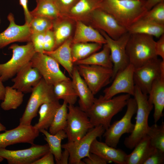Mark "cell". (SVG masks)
Here are the masks:
<instances>
[{
    "label": "cell",
    "mask_w": 164,
    "mask_h": 164,
    "mask_svg": "<svg viewBox=\"0 0 164 164\" xmlns=\"http://www.w3.org/2000/svg\"><path fill=\"white\" fill-rule=\"evenodd\" d=\"M105 130L101 125L95 126L80 139L62 145V148L67 149L69 153L68 164H85L82 159L89 156L92 143L103 135Z\"/></svg>",
    "instance_id": "cell-7"
},
{
    "label": "cell",
    "mask_w": 164,
    "mask_h": 164,
    "mask_svg": "<svg viewBox=\"0 0 164 164\" xmlns=\"http://www.w3.org/2000/svg\"><path fill=\"white\" fill-rule=\"evenodd\" d=\"M24 94L12 86L5 87L4 99L1 103V108L5 111L16 109L22 103Z\"/></svg>",
    "instance_id": "cell-35"
},
{
    "label": "cell",
    "mask_w": 164,
    "mask_h": 164,
    "mask_svg": "<svg viewBox=\"0 0 164 164\" xmlns=\"http://www.w3.org/2000/svg\"><path fill=\"white\" fill-rule=\"evenodd\" d=\"M4 159L2 157L0 156V162H2L3 160Z\"/></svg>",
    "instance_id": "cell-52"
},
{
    "label": "cell",
    "mask_w": 164,
    "mask_h": 164,
    "mask_svg": "<svg viewBox=\"0 0 164 164\" xmlns=\"http://www.w3.org/2000/svg\"><path fill=\"white\" fill-rule=\"evenodd\" d=\"M62 17L53 21L52 30L55 39L54 50L69 39L72 31L71 23L69 21L62 20Z\"/></svg>",
    "instance_id": "cell-33"
},
{
    "label": "cell",
    "mask_w": 164,
    "mask_h": 164,
    "mask_svg": "<svg viewBox=\"0 0 164 164\" xmlns=\"http://www.w3.org/2000/svg\"><path fill=\"white\" fill-rule=\"evenodd\" d=\"M155 49L157 56H160L162 60H164V34L155 42Z\"/></svg>",
    "instance_id": "cell-46"
},
{
    "label": "cell",
    "mask_w": 164,
    "mask_h": 164,
    "mask_svg": "<svg viewBox=\"0 0 164 164\" xmlns=\"http://www.w3.org/2000/svg\"><path fill=\"white\" fill-rule=\"evenodd\" d=\"M134 70V67L130 63L118 72L111 84L104 91L103 98L110 99L121 93L133 96L135 86L133 79Z\"/></svg>",
    "instance_id": "cell-16"
},
{
    "label": "cell",
    "mask_w": 164,
    "mask_h": 164,
    "mask_svg": "<svg viewBox=\"0 0 164 164\" xmlns=\"http://www.w3.org/2000/svg\"><path fill=\"white\" fill-rule=\"evenodd\" d=\"M102 44L95 43H79L71 45L73 62L84 59L100 50Z\"/></svg>",
    "instance_id": "cell-32"
},
{
    "label": "cell",
    "mask_w": 164,
    "mask_h": 164,
    "mask_svg": "<svg viewBox=\"0 0 164 164\" xmlns=\"http://www.w3.org/2000/svg\"><path fill=\"white\" fill-rule=\"evenodd\" d=\"M6 130V128L0 122V132L5 131Z\"/></svg>",
    "instance_id": "cell-50"
},
{
    "label": "cell",
    "mask_w": 164,
    "mask_h": 164,
    "mask_svg": "<svg viewBox=\"0 0 164 164\" xmlns=\"http://www.w3.org/2000/svg\"><path fill=\"white\" fill-rule=\"evenodd\" d=\"M149 102L154 107L153 118L156 123L163 116L164 108V76L157 79L153 82L148 94Z\"/></svg>",
    "instance_id": "cell-22"
},
{
    "label": "cell",
    "mask_w": 164,
    "mask_h": 164,
    "mask_svg": "<svg viewBox=\"0 0 164 164\" xmlns=\"http://www.w3.org/2000/svg\"><path fill=\"white\" fill-rule=\"evenodd\" d=\"M155 42L153 36L145 34H130L126 50L130 63L135 68L158 57L155 51Z\"/></svg>",
    "instance_id": "cell-4"
},
{
    "label": "cell",
    "mask_w": 164,
    "mask_h": 164,
    "mask_svg": "<svg viewBox=\"0 0 164 164\" xmlns=\"http://www.w3.org/2000/svg\"><path fill=\"white\" fill-rule=\"evenodd\" d=\"M7 19L9 25L7 29L0 33V49L15 42H29L32 33L29 23L22 25L17 24L13 14L9 13Z\"/></svg>",
    "instance_id": "cell-18"
},
{
    "label": "cell",
    "mask_w": 164,
    "mask_h": 164,
    "mask_svg": "<svg viewBox=\"0 0 164 164\" xmlns=\"http://www.w3.org/2000/svg\"><path fill=\"white\" fill-rule=\"evenodd\" d=\"M72 39H68L52 51L43 53L55 60L65 69L70 77L74 66L71 53Z\"/></svg>",
    "instance_id": "cell-24"
},
{
    "label": "cell",
    "mask_w": 164,
    "mask_h": 164,
    "mask_svg": "<svg viewBox=\"0 0 164 164\" xmlns=\"http://www.w3.org/2000/svg\"><path fill=\"white\" fill-rule=\"evenodd\" d=\"M53 20L48 18L40 16L32 17L31 20L29 23L32 34L44 32L52 29Z\"/></svg>",
    "instance_id": "cell-38"
},
{
    "label": "cell",
    "mask_w": 164,
    "mask_h": 164,
    "mask_svg": "<svg viewBox=\"0 0 164 164\" xmlns=\"http://www.w3.org/2000/svg\"><path fill=\"white\" fill-rule=\"evenodd\" d=\"M146 0H102L100 8L112 15L127 29L148 11Z\"/></svg>",
    "instance_id": "cell-1"
},
{
    "label": "cell",
    "mask_w": 164,
    "mask_h": 164,
    "mask_svg": "<svg viewBox=\"0 0 164 164\" xmlns=\"http://www.w3.org/2000/svg\"><path fill=\"white\" fill-rule=\"evenodd\" d=\"M126 106L124 115L119 120L111 124L103 135L105 142L111 146L116 148L121 136L125 133H131L133 130L134 124L132 123V119L137 108L135 99L130 98Z\"/></svg>",
    "instance_id": "cell-8"
},
{
    "label": "cell",
    "mask_w": 164,
    "mask_h": 164,
    "mask_svg": "<svg viewBox=\"0 0 164 164\" xmlns=\"http://www.w3.org/2000/svg\"><path fill=\"white\" fill-rule=\"evenodd\" d=\"M143 17L164 25V1L158 4L148 11Z\"/></svg>",
    "instance_id": "cell-39"
},
{
    "label": "cell",
    "mask_w": 164,
    "mask_h": 164,
    "mask_svg": "<svg viewBox=\"0 0 164 164\" xmlns=\"http://www.w3.org/2000/svg\"><path fill=\"white\" fill-rule=\"evenodd\" d=\"M133 96L137 106L135 123L132 132L124 141L125 147L129 149H134L147 135L149 126V117L153 107V104L149 102L147 95L143 93L136 85Z\"/></svg>",
    "instance_id": "cell-3"
},
{
    "label": "cell",
    "mask_w": 164,
    "mask_h": 164,
    "mask_svg": "<svg viewBox=\"0 0 164 164\" xmlns=\"http://www.w3.org/2000/svg\"><path fill=\"white\" fill-rule=\"evenodd\" d=\"M5 87L3 84V82L0 78V102L3 101L5 96Z\"/></svg>",
    "instance_id": "cell-49"
},
{
    "label": "cell",
    "mask_w": 164,
    "mask_h": 164,
    "mask_svg": "<svg viewBox=\"0 0 164 164\" xmlns=\"http://www.w3.org/2000/svg\"><path fill=\"white\" fill-rule=\"evenodd\" d=\"M53 87L57 99L63 100L68 104L74 105L76 103L78 97L70 79L59 81Z\"/></svg>",
    "instance_id": "cell-29"
},
{
    "label": "cell",
    "mask_w": 164,
    "mask_h": 164,
    "mask_svg": "<svg viewBox=\"0 0 164 164\" xmlns=\"http://www.w3.org/2000/svg\"><path fill=\"white\" fill-rule=\"evenodd\" d=\"M59 100L45 103L40 107L38 111L39 118L34 126L39 132L42 129L47 130L51 124L55 114L61 104Z\"/></svg>",
    "instance_id": "cell-26"
},
{
    "label": "cell",
    "mask_w": 164,
    "mask_h": 164,
    "mask_svg": "<svg viewBox=\"0 0 164 164\" xmlns=\"http://www.w3.org/2000/svg\"><path fill=\"white\" fill-rule=\"evenodd\" d=\"M76 65L80 75L94 95L112 79V69L95 65Z\"/></svg>",
    "instance_id": "cell-11"
},
{
    "label": "cell",
    "mask_w": 164,
    "mask_h": 164,
    "mask_svg": "<svg viewBox=\"0 0 164 164\" xmlns=\"http://www.w3.org/2000/svg\"><path fill=\"white\" fill-rule=\"evenodd\" d=\"M31 93L24 112L20 119L19 125H31L32 120L37 116L43 104L57 99L54 94L53 86L47 84L43 78Z\"/></svg>",
    "instance_id": "cell-6"
},
{
    "label": "cell",
    "mask_w": 164,
    "mask_h": 164,
    "mask_svg": "<svg viewBox=\"0 0 164 164\" xmlns=\"http://www.w3.org/2000/svg\"><path fill=\"white\" fill-rule=\"evenodd\" d=\"M99 31L105 38L110 49V59L113 65V80L118 72L130 64L126 47L130 34L127 32L117 39L114 40L104 31Z\"/></svg>",
    "instance_id": "cell-13"
},
{
    "label": "cell",
    "mask_w": 164,
    "mask_h": 164,
    "mask_svg": "<svg viewBox=\"0 0 164 164\" xmlns=\"http://www.w3.org/2000/svg\"><path fill=\"white\" fill-rule=\"evenodd\" d=\"M1 19H0V23H1Z\"/></svg>",
    "instance_id": "cell-53"
},
{
    "label": "cell",
    "mask_w": 164,
    "mask_h": 164,
    "mask_svg": "<svg viewBox=\"0 0 164 164\" xmlns=\"http://www.w3.org/2000/svg\"><path fill=\"white\" fill-rule=\"evenodd\" d=\"M42 78L36 68L30 62L23 67L12 79V87L23 93H31Z\"/></svg>",
    "instance_id": "cell-19"
},
{
    "label": "cell",
    "mask_w": 164,
    "mask_h": 164,
    "mask_svg": "<svg viewBox=\"0 0 164 164\" xmlns=\"http://www.w3.org/2000/svg\"><path fill=\"white\" fill-rule=\"evenodd\" d=\"M9 48L12 50V57L6 62L0 64V78L3 82L15 76L23 67L30 62L36 52L31 41L22 45L13 44Z\"/></svg>",
    "instance_id": "cell-5"
},
{
    "label": "cell",
    "mask_w": 164,
    "mask_h": 164,
    "mask_svg": "<svg viewBox=\"0 0 164 164\" xmlns=\"http://www.w3.org/2000/svg\"><path fill=\"white\" fill-rule=\"evenodd\" d=\"M90 152L97 155L108 162L117 164H125L128 155L121 149L111 146L97 139L92 143Z\"/></svg>",
    "instance_id": "cell-21"
},
{
    "label": "cell",
    "mask_w": 164,
    "mask_h": 164,
    "mask_svg": "<svg viewBox=\"0 0 164 164\" xmlns=\"http://www.w3.org/2000/svg\"><path fill=\"white\" fill-rule=\"evenodd\" d=\"M102 0H78L66 16L80 20L87 18L96 9L100 8Z\"/></svg>",
    "instance_id": "cell-28"
},
{
    "label": "cell",
    "mask_w": 164,
    "mask_h": 164,
    "mask_svg": "<svg viewBox=\"0 0 164 164\" xmlns=\"http://www.w3.org/2000/svg\"><path fill=\"white\" fill-rule=\"evenodd\" d=\"M67 125L65 130L68 142L81 138L94 127L87 113L79 107L68 104Z\"/></svg>",
    "instance_id": "cell-10"
},
{
    "label": "cell",
    "mask_w": 164,
    "mask_h": 164,
    "mask_svg": "<svg viewBox=\"0 0 164 164\" xmlns=\"http://www.w3.org/2000/svg\"><path fill=\"white\" fill-rule=\"evenodd\" d=\"M161 76H164V60L157 57L135 68L133 79L135 85L147 95L154 81Z\"/></svg>",
    "instance_id": "cell-9"
},
{
    "label": "cell",
    "mask_w": 164,
    "mask_h": 164,
    "mask_svg": "<svg viewBox=\"0 0 164 164\" xmlns=\"http://www.w3.org/2000/svg\"><path fill=\"white\" fill-rule=\"evenodd\" d=\"M54 157L49 151L42 157L34 162L32 164H54Z\"/></svg>",
    "instance_id": "cell-45"
},
{
    "label": "cell",
    "mask_w": 164,
    "mask_h": 164,
    "mask_svg": "<svg viewBox=\"0 0 164 164\" xmlns=\"http://www.w3.org/2000/svg\"><path fill=\"white\" fill-rule=\"evenodd\" d=\"M147 135L151 145L154 148L164 152V123L155 124L149 126Z\"/></svg>",
    "instance_id": "cell-37"
},
{
    "label": "cell",
    "mask_w": 164,
    "mask_h": 164,
    "mask_svg": "<svg viewBox=\"0 0 164 164\" xmlns=\"http://www.w3.org/2000/svg\"><path fill=\"white\" fill-rule=\"evenodd\" d=\"M78 0H53L62 16L66 15Z\"/></svg>",
    "instance_id": "cell-42"
},
{
    "label": "cell",
    "mask_w": 164,
    "mask_h": 164,
    "mask_svg": "<svg viewBox=\"0 0 164 164\" xmlns=\"http://www.w3.org/2000/svg\"><path fill=\"white\" fill-rule=\"evenodd\" d=\"M50 151L47 144H34L29 148L18 150H9L0 148V156L6 159L9 164H32Z\"/></svg>",
    "instance_id": "cell-14"
},
{
    "label": "cell",
    "mask_w": 164,
    "mask_h": 164,
    "mask_svg": "<svg viewBox=\"0 0 164 164\" xmlns=\"http://www.w3.org/2000/svg\"><path fill=\"white\" fill-rule=\"evenodd\" d=\"M132 152L127 155L125 164H143L155 148L151 145L146 135L134 147Z\"/></svg>",
    "instance_id": "cell-27"
},
{
    "label": "cell",
    "mask_w": 164,
    "mask_h": 164,
    "mask_svg": "<svg viewBox=\"0 0 164 164\" xmlns=\"http://www.w3.org/2000/svg\"><path fill=\"white\" fill-rule=\"evenodd\" d=\"M75 31L72 43H95L104 45L106 43L105 38L97 29L77 20Z\"/></svg>",
    "instance_id": "cell-23"
},
{
    "label": "cell",
    "mask_w": 164,
    "mask_h": 164,
    "mask_svg": "<svg viewBox=\"0 0 164 164\" xmlns=\"http://www.w3.org/2000/svg\"><path fill=\"white\" fill-rule=\"evenodd\" d=\"M69 153L66 149L62 152L60 160L57 164H67L69 163Z\"/></svg>",
    "instance_id": "cell-47"
},
{
    "label": "cell",
    "mask_w": 164,
    "mask_h": 164,
    "mask_svg": "<svg viewBox=\"0 0 164 164\" xmlns=\"http://www.w3.org/2000/svg\"><path fill=\"white\" fill-rule=\"evenodd\" d=\"M127 30L130 34H143L159 38L164 34V25L142 17L134 23Z\"/></svg>",
    "instance_id": "cell-25"
},
{
    "label": "cell",
    "mask_w": 164,
    "mask_h": 164,
    "mask_svg": "<svg viewBox=\"0 0 164 164\" xmlns=\"http://www.w3.org/2000/svg\"><path fill=\"white\" fill-rule=\"evenodd\" d=\"M39 132L44 135V139L47 142L50 151L53 155L57 164L60 160L62 152L61 142L67 137L65 131H59L55 134H51L44 129L41 130Z\"/></svg>",
    "instance_id": "cell-31"
},
{
    "label": "cell",
    "mask_w": 164,
    "mask_h": 164,
    "mask_svg": "<svg viewBox=\"0 0 164 164\" xmlns=\"http://www.w3.org/2000/svg\"><path fill=\"white\" fill-rule=\"evenodd\" d=\"M130 96L124 94L108 99H104L103 95L95 98L92 105L86 112L93 126L101 125L107 129L113 117L127 105Z\"/></svg>",
    "instance_id": "cell-2"
},
{
    "label": "cell",
    "mask_w": 164,
    "mask_h": 164,
    "mask_svg": "<svg viewBox=\"0 0 164 164\" xmlns=\"http://www.w3.org/2000/svg\"><path fill=\"white\" fill-rule=\"evenodd\" d=\"M30 62L49 85L53 86L59 81L70 79L61 70L57 62L46 54L36 52Z\"/></svg>",
    "instance_id": "cell-12"
},
{
    "label": "cell",
    "mask_w": 164,
    "mask_h": 164,
    "mask_svg": "<svg viewBox=\"0 0 164 164\" xmlns=\"http://www.w3.org/2000/svg\"><path fill=\"white\" fill-rule=\"evenodd\" d=\"M39 132L34 126L19 125L14 129L6 130L0 134V148H5L8 146L19 143L33 145Z\"/></svg>",
    "instance_id": "cell-17"
},
{
    "label": "cell",
    "mask_w": 164,
    "mask_h": 164,
    "mask_svg": "<svg viewBox=\"0 0 164 164\" xmlns=\"http://www.w3.org/2000/svg\"><path fill=\"white\" fill-rule=\"evenodd\" d=\"M68 104L63 101L57 109L52 122L49 128V132L55 134L61 130H65L66 128L68 114Z\"/></svg>",
    "instance_id": "cell-36"
},
{
    "label": "cell",
    "mask_w": 164,
    "mask_h": 164,
    "mask_svg": "<svg viewBox=\"0 0 164 164\" xmlns=\"http://www.w3.org/2000/svg\"><path fill=\"white\" fill-rule=\"evenodd\" d=\"M55 47V39L53 32L52 29L49 30L44 33V52L52 51L54 50Z\"/></svg>",
    "instance_id": "cell-43"
},
{
    "label": "cell",
    "mask_w": 164,
    "mask_h": 164,
    "mask_svg": "<svg viewBox=\"0 0 164 164\" xmlns=\"http://www.w3.org/2000/svg\"><path fill=\"white\" fill-rule=\"evenodd\" d=\"M37 2H41L47 1H53V0H35Z\"/></svg>",
    "instance_id": "cell-51"
},
{
    "label": "cell",
    "mask_w": 164,
    "mask_h": 164,
    "mask_svg": "<svg viewBox=\"0 0 164 164\" xmlns=\"http://www.w3.org/2000/svg\"><path fill=\"white\" fill-rule=\"evenodd\" d=\"M71 77L73 87L79 98V107L87 112L94 102L95 98L94 95L80 75L75 65L73 66Z\"/></svg>",
    "instance_id": "cell-20"
},
{
    "label": "cell",
    "mask_w": 164,
    "mask_h": 164,
    "mask_svg": "<svg viewBox=\"0 0 164 164\" xmlns=\"http://www.w3.org/2000/svg\"><path fill=\"white\" fill-rule=\"evenodd\" d=\"M164 163V152L155 148L143 164H163Z\"/></svg>",
    "instance_id": "cell-41"
},
{
    "label": "cell",
    "mask_w": 164,
    "mask_h": 164,
    "mask_svg": "<svg viewBox=\"0 0 164 164\" xmlns=\"http://www.w3.org/2000/svg\"><path fill=\"white\" fill-rule=\"evenodd\" d=\"M95 65L112 69L113 65L110 56V50L106 43L101 51L95 52L87 57L75 63L74 65Z\"/></svg>",
    "instance_id": "cell-30"
},
{
    "label": "cell",
    "mask_w": 164,
    "mask_h": 164,
    "mask_svg": "<svg viewBox=\"0 0 164 164\" xmlns=\"http://www.w3.org/2000/svg\"><path fill=\"white\" fill-rule=\"evenodd\" d=\"M164 0H146L145 7L147 10H149L155 5Z\"/></svg>",
    "instance_id": "cell-48"
},
{
    "label": "cell",
    "mask_w": 164,
    "mask_h": 164,
    "mask_svg": "<svg viewBox=\"0 0 164 164\" xmlns=\"http://www.w3.org/2000/svg\"><path fill=\"white\" fill-rule=\"evenodd\" d=\"M89 17L93 27L104 31L113 39H117L127 32L112 15L100 8L94 10L87 18Z\"/></svg>",
    "instance_id": "cell-15"
},
{
    "label": "cell",
    "mask_w": 164,
    "mask_h": 164,
    "mask_svg": "<svg viewBox=\"0 0 164 164\" xmlns=\"http://www.w3.org/2000/svg\"><path fill=\"white\" fill-rule=\"evenodd\" d=\"M85 164H106L108 162L97 155L91 153L89 156L83 159Z\"/></svg>",
    "instance_id": "cell-44"
},
{
    "label": "cell",
    "mask_w": 164,
    "mask_h": 164,
    "mask_svg": "<svg viewBox=\"0 0 164 164\" xmlns=\"http://www.w3.org/2000/svg\"><path fill=\"white\" fill-rule=\"evenodd\" d=\"M35 8L30 11L31 17L40 16L53 20L63 17L53 1H47L37 2Z\"/></svg>",
    "instance_id": "cell-34"
},
{
    "label": "cell",
    "mask_w": 164,
    "mask_h": 164,
    "mask_svg": "<svg viewBox=\"0 0 164 164\" xmlns=\"http://www.w3.org/2000/svg\"><path fill=\"white\" fill-rule=\"evenodd\" d=\"M44 33L39 32L32 33L31 37V41L36 52L43 53Z\"/></svg>",
    "instance_id": "cell-40"
}]
</instances>
